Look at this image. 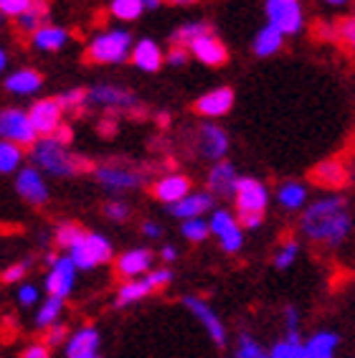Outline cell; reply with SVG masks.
Listing matches in <instances>:
<instances>
[{"instance_id": "obj_1", "label": "cell", "mask_w": 355, "mask_h": 358, "mask_svg": "<svg viewBox=\"0 0 355 358\" xmlns=\"http://www.w3.org/2000/svg\"><path fill=\"white\" fill-rule=\"evenodd\" d=\"M350 224L353 221H350L348 203L340 196L314 201L300 219L302 234L322 247H340L350 234Z\"/></svg>"}, {"instance_id": "obj_2", "label": "cell", "mask_w": 355, "mask_h": 358, "mask_svg": "<svg viewBox=\"0 0 355 358\" xmlns=\"http://www.w3.org/2000/svg\"><path fill=\"white\" fill-rule=\"evenodd\" d=\"M31 158L41 171H48L51 176H79V173L96 171L94 163L82 155H71L61 143L54 138H43L31 148Z\"/></svg>"}, {"instance_id": "obj_3", "label": "cell", "mask_w": 355, "mask_h": 358, "mask_svg": "<svg viewBox=\"0 0 355 358\" xmlns=\"http://www.w3.org/2000/svg\"><path fill=\"white\" fill-rule=\"evenodd\" d=\"M132 46V36L127 31H104L89 43L87 62L94 64H119L127 59Z\"/></svg>"}, {"instance_id": "obj_4", "label": "cell", "mask_w": 355, "mask_h": 358, "mask_svg": "<svg viewBox=\"0 0 355 358\" xmlns=\"http://www.w3.org/2000/svg\"><path fill=\"white\" fill-rule=\"evenodd\" d=\"M68 257L74 259L76 269H94V267H102L112 259V244L107 236L102 234H94V231H89L79 244H76Z\"/></svg>"}, {"instance_id": "obj_5", "label": "cell", "mask_w": 355, "mask_h": 358, "mask_svg": "<svg viewBox=\"0 0 355 358\" xmlns=\"http://www.w3.org/2000/svg\"><path fill=\"white\" fill-rule=\"evenodd\" d=\"M0 135H3V140L21 145V148H34L38 143V132H36L34 122L28 117V112L18 110V107L3 110V115H0Z\"/></svg>"}, {"instance_id": "obj_6", "label": "cell", "mask_w": 355, "mask_h": 358, "mask_svg": "<svg viewBox=\"0 0 355 358\" xmlns=\"http://www.w3.org/2000/svg\"><path fill=\"white\" fill-rule=\"evenodd\" d=\"M94 176L107 191H135L145 183L143 171L124 166V163H104L96 168Z\"/></svg>"}, {"instance_id": "obj_7", "label": "cell", "mask_w": 355, "mask_h": 358, "mask_svg": "<svg viewBox=\"0 0 355 358\" xmlns=\"http://www.w3.org/2000/svg\"><path fill=\"white\" fill-rule=\"evenodd\" d=\"M89 102L102 104L107 110H124L132 112L135 117H143L145 110L140 107V102L135 99V94L127 90H119V87H112V84H99V87H92L89 90Z\"/></svg>"}, {"instance_id": "obj_8", "label": "cell", "mask_w": 355, "mask_h": 358, "mask_svg": "<svg viewBox=\"0 0 355 358\" xmlns=\"http://www.w3.org/2000/svg\"><path fill=\"white\" fill-rule=\"evenodd\" d=\"M266 15H269V26L280 28L282 34H300L305 23L300 0H269Z\"/></svg>"}, {"instance_id": "obj_9", "label": "cell", "mask_w": 355, "mask_h": 358, "mask_svg": "<svg viewBox=\"0 0 355 358\" xmlns=\"http://www.w3.org/2000/svg\"><path fill=\"white\" fill-rule=\"evenodd\" d=\"M76 285V264L68 255L59 257V262L54 267H48L46 275V289L48 297H59V300H66L71 295V289Z\"/></svg>"}, {"instance_id": "obj_10", "label": "cell", "mask_w": 355, "mask_h": 358, "mask_svg": "<svg viewBox=\"0 0 355 358\" xmlns=\"http://www.w3.org/2000/svg\"><path fill=\"white\" fill-rule=\"evenodd\" d=\"M236 211L241 214H264L266 203H269V193L264 183L256 178H239L236 186Z\"/></svg>"}, {"instance_id": "obj_11", "label": "cell", "mask_w": 355, "mask_h": 358, "mask_svg": "<svg viewBox=\"0 0 355 358\" xmlns=\"http://www.w3.org/2000/svg\"><path fill=\"white\" fill-rule=\"evenodd\" d=\"M28 117H31V122H34L38 135H43V138H54L56 130L61 127L64 107L59 99H43V102H36L34 107L28 110Z\"/></svg>"}, {"instance_id": "obj_12", "label": "cell", "mask_w": 355, "mask_h": 358, "mask_svg": "<svg viewBox=\"0 0 355 358\" xmlns=\"http://www.w3.org/2000/svg\"><path fill=\"white\" fill-rule=\"evenodd\" d=\"M183 305H185V310H191L193 315H196V320H198L201 325L205 328V333L211 336V341L219 348H226V328L224 323L219 320V315L211 310V305L205 303L203 297H183Z\"/></svg>"}, {"instance_id": "obj_13", "label": "cell", "mask_w": 355, "mask_h": 358, "mask_svg": "<svg viewBox=\"0 0 355 358\" xmlns=\"http://www.w3.org/2000/svg\"><path fill=\"white\" fill-rule=\"evenodd\" d=\"M15 191L31 206H43L48 201V188L43 183L38 168H23L15 178Z\"/></svg>"}, {"instance_id": "obj_14", "label": "cell", "mask_w": 355, "mask_h": 358, "mask_svg": "<svg viewBox=\"0 0 355 358\" xmlns=\"http://www.w3.org/2000/svg\"><path fill=\"white\" fill-rule=\"evenodd\" d=\"M99 343L102 338L94 325H82L79 331L71 333L64 348H66V358H99Z\"/></svg>"}, {"instance_id": "obj_15", "label": "cell", "mask_w": 355, "mask_h": 358, "mask_svg": "<svg viewBox=\"0 0 355 358\" xmlns=\"http://www.w3.org/2000/svg\"><path fill=\"white\" fill-rule=\"evenodd\" d=\"M150 191L157 201L175 206V203H180L183 199L191 196V180L180 176V173H171V176H163L160 180H155Z\"/></svg>"}, {"instance_id": "obj_16", "label": "cell", "mask_w": 355, "mask_h": 358, "mask_svg": "<svg viewBox=\"0 0 355 358\" xmlns=\"http://www.w3.org/2000/svg\"><path fill=\"white\" fill-rule=\"evenodd\" d=\"M152 264V252L150 249H130V252H124L122 257H117V277H122L124 282H130V280H140V275H145Z\"/></svg>"}, {"instance_id": "obj_17", "label": "cell", "mask_w": 355, "mask_h": 358, "mask_svg": "<svg viewBox=\"0 0 355 358\" xmlns=\"http://www.w3.org/2000/svg\"><path fill=\"white\" fill-rule=\"evenodd\" d=\"M196 145H198V152L205 160H219L221 163V158L229 150V138H226V132L221 130L219 124H203L198 130Z\"/></svg>"}, {"instance_id": "obj_18", "label": "cell", "mask_w": 355, "mask_h": 358, "mask_svg": "<svg viewBox=\"0 0 355 358\" xmlns=\"http://www.w3.org/2000/svg\"><path fill=\"white\" fill-rule=\"evenodd\" d=\"M231 107H233V90H229V87H219V90L208 92V94H203L193 104V110L198 112V115H203V117H221Z\"/></svg>"}, {"instance_id": "obj_19", "label": "cell", "mask_w": 355, "mask_h": 358, "mask_svg": "<svg viewBox=\"0 0 355 358\" xmlns=\"http://www.w3.org/2000/svg\"><path fill=\"white\" fill-rule=\"evenodd\" d=\"M236 186H239V176L233 171L231 163H216L208 173V188H211L213 196H224V199H231L236 196Z\"/></svg>"}, {"instance_id": "obj_20", "label": "cell", "mask_w": 355, "mask_h": 358, "mask_svg": "<svg viewBox=\"0 0 355 358\" xmlns=\"http://www.w3.org/2000/svg\"><path fill=\"white\" fill-rule=\"evenodd\" d=\"M191 51H193V56H196L198 62L208 64V66H221V64H226V59H229V51H226V46L213 34L198 38V41L191 46Z\"/></svg>"}, {"instance_id": "obj_21", "label": "cell", "mask_w": 355, "mask_h": 358, "mask_svg": "<svg viewBox=\"0 0 355 358\" xmlns=\"http://www.w3.org/2000/svg\"><path fill=\"white\" fill-rule=\"evenodd\" d=\"M312 180L322 188H342L348 183V168L340 160H322L320 166H314Z\"/></svg>"}, {"instance_id": "obj_22", "label": "cell", "mask_w": 355, "mask_h": 358, "mask_svg": "<svg viewBox=\"0 0 355 358\" xmlns=\"http://www.w3.org/2000/svg\"><path fill=\"white\" fill-rule=\"evenodd\" d=\"M211 206H213V193H191L188 199L171 206V211L178 219L191 221V219H201L205 211H211Z\"/></svg>"}, {"instance_id": "obj_23", "label": "cell", "mask_w": 355, "mask_h": 358, "mask_svg": "<svg viewBox=\"0 0 355 358\" xmlns=\"http://www.w3.org/2000/svg\"><path fill=\"white\" fill-rule=\"evenodd\" d=\"M163 59L165 56L160 54V46L155 41H150V38L137 41V46L132 48V64L143 71H157L163 66Z\"/></svg>"}, {"instance_id": "obj_24", "label": "cell", "mask_w": 355, "mask_h": 358, "mask_svg": "<svg viewBox=\"0 0 355 358\" xmlns=\"http://www.w3.org/2000/svg\"><path fill=\"white\" fill-rule=\"evenodd\" d=\"M152 292H155V287L150 285L147 277H143V280H130V282H122V287L117 289L115 305L117 308H127V305H135V303H140V300H145V297L152 295Z\"/></svg>"}, {"instance_id": "obj_25", "label": "cell", "mask_w": 355, "mask_h": 358, "mask_svg": "<svg viewBox=\"0 0 355 358\" xmlns=\"http://www.w3.org/2000/svg\"><path fill=\"white\" fill-rule=\"evenodd\" d=\"M43 76L36 69H21L10 74L6 79V90L13 92V94H34V92L41 90Z\"/></svg>"}, {"instance_id": "obj_26", "label": "cell", "mask_w": 355, "mask_h": 358, "mask_svg": "<svg viewBox=\"0 0 355 358\" xmlns=\"http://www.w3.org/2000/svg\"><path fill=\"white\" fill-rule=\"evenodd\" d=\"M282 38H284V34H282L280 28H274V26L261 28L259 34H256V38H254V54L256 56L277 54L282 48Z\"/></svg>"}, {"instance_id": "obj_27", "label": "cell", "mask_w": 355, "mask_h": 358, "mask_svg": "<svg viewBox=\"0 0 355 358\" xmlns=\"http://www.w3.org/2000/svg\"><path fill=\"white\" fill-rule=\"evenodd\" d=\"M43 18H48V0H31L28 13L18 18V28L26 34H36L43 28Z\"/></svg>"}, {"instance_id": "obj_28", "label": "cell", "mask_w": 355, "mask_h": 358, "mask_svg": "<svg viewBox=\"0 0 355 358\" xmlns=\"http://www.w3.org/2000/svg\"><path fill=\"white\" fill-rule=\"evenodd\" d=\"M338 343H340V341H338V336H335V333L322 331V333H314V336L310 338L305 345H307L310 358H333Z\"/></svg>"}, {"instance_id": "obj_29", "label": "cell", "mask_w": 355, "mask_h": 358, "mask_svg": "<svg viewBox=\"0 0 355 358\" xmlns=\"http://www.w3.org/2000/svg\"><path fill=\"white\" fill-rule=\"evenodd\" d=\"M277 201L282 203V208H287V211H297V208L305 206V201H307V188L302 186V183H284V186L277 191Z\"/></svg>"}, {"instance_id": "obj_30", "label": "cell", "mask_w": 355, "mask_h": 358, "mask_svg": "<svg viewBox=\"0 0 355 358\" xmlns=\"http://www.w3.org/2000/svg\"><path fill=\"white\" fill-rule=\"evenodd\" d=\"M68 34L64 28H56V26H43L41 31H36L34 34V46L41 48V51H59V48L66 43Z\"/></svg>"}, {"instance_id": "obj_31", "label": "cell", "mask_w": 355, "mask_h": 358, "mask_svg": "<svg viewBox=\"0 0 355 358\" xmlns=\"http://www.w3.org/2000/svg\"><path fill=\"white\" fill-rule=\"evenodd\" d=\"M211 34V26H205V23H185V26L175 28V34L171 36L173 46H183V48H191L193 43L203 38V36Z\"/></svg>"}, {"instance_id": "obj_32", "label": "cell", "mask_w": 355, "mask_h": 358, "mask_svg": "<svg viewBox=\"0 0 355 358\" xmlns=\"http://www.w3.org/2000/svg\"><path fill=\"white\" fill-rule=\"evenodd\" d=\"M87 234H89V231H84L76 221H64V224H59V227H56L54 241H56V247H61V249H66V252H71V249H74Z\"/></svg>"}, {"instance_id": "obj_33", "label": "cell", "mask_w": 355, "mask_h": 358, "mask_svg": "<svg viewBox=\"0 0 355 358\" xmlns=\"http://www.w3.org/2000/svg\"><path fill=\"white\" fill-rule=\"evenodd\" d=\"M61 310H64V300H59V297H48L46 303L38 308V313H36V317H34L36 328L48 331L51 325L59 323V315H61Z\"/></svg>"}, {"instance_id": "obj_34", "label": "cell", "mask_w": 355, "mask_h": 358, "mask_svg": "<svg viewBox=\"0 0 355 358\" xmlns=\"http://www.w3.org/2000/svg\"><path fill=\"white\" fill-rule=\"evenodd\" d=\"M23 160V152H21V145L15 143H8V140H3L0 143V173H13L15 168L21 166Z\"/></svg>"}, {"instance_id": "obj_35", "label": "cell", "mask_w": 355, "mask_h": 358, "mask_svg": "<svg viewBox=\"0 0 355 358\" xmlns=\"http://www.w3.org/2000/svg\"><path fill=\"white\" fill-rule=\"evenodd\" d=\"M145 3L143 0H112V15L115 18H122V21H135V18H140V13H143Z\"/></svg>"}, {"instance_id": "obj_36", "label": "cell", "mask_w": 355, "mask_h": 358, "mask_svg": "<svg viewBox=\"0 0 355 358\" xmlns=\"http://www.w3.org/2000/svg\"><path fill=\"white\" fill-rule=\"evenodd\" d=\"M272 358H310L307 353V345L302 343V341H280V343L274 345L272 353H269Z\"/></svg>"}, {"instance_id": "obj_37", "label": "cell", "mask_w": 355, "mask_h": 358, "mask_svg": "<svg viewBox=\"0 0 355 358\" xmlns=\"http://www.w3.org/2000/svg\"><path fill=\"white\" fill-rule=\"evenodd\" d=\"M183 236L188 241H203L208 239V234H211V224L203 219H191V221H183Z\"/></svg>"}, {"instance_id": "obj_38", "label": "cell", "mask_w": 355, "mask_h": 358, "mask_svg": "<svg viewBox=\"0 0 355 358\" xmlns=\"http://www.w3.org/2000/svg\"><path fill=\"white\" fill-rule=\"evenodd\" d=\"M297 252H300V244H297L294 239H287L280 247V252L274 255V267H277V269L292 267V262L297 259Z\"/></svg>"}, {"instance_id": "obj_39", "label": "cell", "mask_w": 355, "mask_h": 358, "mask_svg": "<svg viewBox=\"0 0 355 358\" xmlns=\"http://www.w3.org/2000/svg\"><path fill=\"white\" fill-rule=\"evenodd\" d=\"M261 345L254 341L249 333H241L239 341H236V351H233V356L236 358H259L261 356Z\"/></svg>"}, {"instance_id": "obj_40", "label": "cell", "mask_w": 355, "mask_h": 358, "mask_svg": "<svg viewBox=\"0 0 355 358\" xmlns=\"http://www.w3.org/2000/svg\"><path fill=\"white\" fill-rule=\"evenodd\" d=\"M59 102H61L64 110L82 112L84 104H89V92L87 90H68L64 96H59Z\"/></svg>"}, {"instance_id": "obj_41", "label": "cell", "mask_w": 355, "mask_h": 358, "mask_svg": "<svg viewBox=\"0 0 355 358\" xmlns=\"http://www.w3.org/2000/svg\"><path fill=\"white\" fill-rule=\"evenodd\" d=\"M68 328L64 323H56V325H51V328H48L46 333H43V341L41 343H46L48 348H54V345H66L68 343Z\"/></svg>"}, {"instance_id": "obj_42", "label": "cell", "mask_w": 355, "mask_h": 358, "mask_svg": "<svg viewBox=\"0 0 355 358\" xmlns=\"http://www.w3.org/2000/svg\"><path fill=\"white\" fill-rule=\"evenodd\" d=\"M28 267H31V262H28V259L10 264V267H6V269H3V285H15V282H21L23 277L28 275Z\"/></svg>"}, {"instance_id": "obj_43", "label": "cell", "mask_w": 355, "mask_h": 358, "mask_svg": "<svg viewBox=\"0 0 355 358\" xmlns=\"http://www.w3.org/2000/svg\"><path fill=\"white\" fill-rule=\"evenodd\" d=\"M31 0H0V10L8 18H21L23 13H28Z\"/></svg>"}, {"instance_id": "obj_44", "label": "cell", "mask_w": 355, "mask_h": 358, "mask_svg": "<svg viewBox=\"0 0 355 358\" xmlns=\"http://www.w3.org/2000/svg\"><path fill=\"white\" fill-rule=\"evenodd\" d=\"M104 216L110 221H117V224H122V221L130 219V206L122 203V201H110L107 206H104Z\"/></svg>"}, {"instance_id": "obj_45", "label": "cell", "mask_w": 355, "mask_h": 358, "mask_svg": "<svg viewBox=\"0 0 355 358\" xmlns=\"http://www.w3.org/2000/svg\"><path fill=\"white\" fill-rule=\"evenodd\" d=\"M147 280H150V285L155 287V292H157V289H165L168 285L173 282V272L168 267L155 269V272H147Z\"/></svg>"}, {"instance_id": "obj_46", "label": "cell", "mask_w": 355, "mask_h": 358, "mask_svg": "<svg viewBox=\"0 0 355 358\" xmlns=\"http://www.w3.org/2000/svg\"><path fill=\"white\" fill-rule=\"evenodd\" d=\"M18 303H21L23 308L36 305L38 303V289H36L34 285H21V289H18Z\"/></svg>"}, {"instance_id": "obj_47", "label": "cell", "mask_w": 355, "mask_h": 358, "mask_svg": "<svg viewBox=\"0 0 355 358\" xmlns=\"http://www.w3.org/2000/svg\"><path fill=\"white\" fill-rule=\"evenodd\" d=\"M21 358H51V348L46 343H31L21 351Z\"/></svg>"}, {"instance_id": "obj_48", "label": "cell", "mask_w": 355, "mask_h": 358, "mask_svg": "<svg viewBox=\"0 0 355 358\" xmlns=\"http://www.w3.org/2000/svg\"><path fill=\"white\" fill-rule=\"evenodd\" d=\"M239 219V224H241V229H259L261 224H264V214H241V216H236Z\"/></svg>"}, {"instance_id": "obj_49", "label": "cell", "mask_w": 355, "mask_h": 358, "mask_svg": "<svg viewBox=\"0 0 355 358\" xmlns=\"http://www.w3.org/2000/svg\"><path fill=\"white\" fill-rule=\"evenodd\" d=\"M188 51H191V48L173 46L171 54H168V62H171V66H183V64L188 62Z\"/></svg>"}, {"instance_id": "obj_50", "label": "cell", "mask_w": 355, "mask_h": 358, "mask_svg": "<svg viewBox=\"0 0 355 358\" xmlns=\"http://www.w3.org/2000/svg\"><path fill=\"white\" fill-rule=\"evenodd\" d=\"M284 320H287V333H300V315H297L292 305L284 310Z\"/></svg>"}, {"instance_id": "obj_51", "label": "cell", "mask_w": 355, "mask_h": 358, "mask_svg": "<svg viewBox=\"0 0 355 358\" xmlns=\"http://www.w3.org/2000/svg\"><path fill=\"white\" fill-rule=\"evenodd\" d=\"M71 138H74V132H71V127H66V124H61V127L56 130V135H54L56 143H61L64 148H66V145L71 143Z\"/></svg>"}, {"instance_id": "obj_52", "label": "cell", "mask_w": 355, "mask_h": 358, "mask_svg": "<svg viewBox=\"0 0 355 358\" xmlns=\"http://www.w3.org/2000/svg\"><path fill=\"white\" fill-rule=\"evenodd\" d=\"M143 234L150 236V239H157V236H160V227H157V224H152V221H145V224H143Z\"/></svg>"}, {"instance_id": "obj_53", "label": "cell", "mask_w": 355, "mask_h": 358, "mask_svg": "<svg viewBox=\"0 0 355 358\" xmlns=\"http://www.w3.org/2000/svg\"><path fill=\"white\" fill-rule=\"evenodd\" d=\"M160 257H163V262H175V259H178V249L168 244V247L160 249Z\"/></svg>"}, {"instance_id": "obj_54", "label": "cell", "mask_w": 355, "mask_h": 358, "mask_svg": "<svg viewBox=\"0 0 355 358\" xmlns=\"http://www.w3.org/2000/svg\"><path fill=\"white\" fill-rule=\"evenodd\" d=\"M157 122H160L165 127V124L171 122V115H168V112H160V115H157Z\"/></svg>"}, {"instance_id": "obj_55", "label": "cell", "mask_w": 355, "mask_h": 358, "mask_svg": "<svg viewBox=\"0 0 355 358\" xmlns=\"http://www.w3.org/2000/svg\"><path fill=\"white\" fill-rule=\"evenodd\" d=\"M145 8H150V10H155L157 6H160V0H143Z\"/></svg>"}, {"instance_id": "obj_56", "label": "cell", "mask_w": 355, "mask_h": 358, "mask_svg": "<svg viewBox=\"0 0 355 358\" xmlns=\"http://www.w3.org/2000/svg\"><path fill=\"white\" fill-rule=\"evenodd\" d=\"M168 3H173V6H191L196 0H168Z\"/></svg>"}, {"instance_id": "obj_57", "label": "cell", "mask_w": 355, "mask_h": 358, "mask_svg": "<svg viewBox=\"0 0 355 358\" xmlns=\"http://www.w3.org/2000/svg\"><path fill=\"white\" fill-rule=\"evenodd\" d=\"M6 62H8L6 51H0V69H6Z\"/></svg>"}, {"instance_id": "obj_58", "label": "cell", "mask_w": 355, "mask_h": 358, "mask_svg": "<svg viewBox=\"0 0 355 358\" xmlns=\"http://www.w3.org/2000/svg\"><path fill=\"white\" fill-rule=\"evenodd\" d=\"M328 3H333V6H340V3H345V0H328Z\"/></svg>"}, {"instance_id": "obj_59", "label": "cell", "mask_w": 355, "mask_h": 358, "mask_svg": "<svg viewBox=\"0 0 355 358\" xmlns=\"http://www.w3.org/2000/svg\"><path fill=\"white\" fill-rule=\"evenodd\" d=\"M259 358H272V356H269V353H261V356Z\"/></svg>"}, {"instance_id": "obj_60", "label": "cell", "mask_w": 355, "mask_h": 358, "mask_svg": "<svg viewBox=\"0 0 355 358\" xmlns=\"http://www.w3.org/2000/svg\"><path fill=\"white\" fill-rule=\"evenodd\" d=\"M350 48H353V51H355V38H353V43H350Z\"/></svg>"}]
</instances>
